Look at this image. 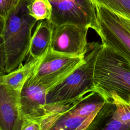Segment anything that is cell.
I'll return each instance as SVG.
<instances>
[{
    "mask_svg": "<svg viewBox=\"0 0 130 130\" xmlns=\"http://www.w3.org/2000/svg\"><path fill=\"white\" fill-rule=\"evenodd\" d=\"M101 44L87 43L84 61L62 81L48 90L46 113H62L71 109L86 94L93 91V70Z\"/></svg>",
    "mask_w": 130,
    "mask_h": 130,
    "instance_id": "cell-1",
    "label": "cell"
},
{
    "mask_svg": "<svg viewBox=\"0 0 130 130\" xmlns=\"http://www.w3.org/2000/svg\"><path fill=\"white\" fill-rule=\"evenodd\" d=\"M94 92L112 103L115 93L130 102V60L102 45L93 70Z\"/></svg>",
    "mask_w": 130,
    "mask_h": 130,
    "instance_id": "cell-2",
    "label": "cell"
},
{
    "mask_svg": "<svg viewBox=\"0 0 130 130\" xmlns=\"http://www.w3.org/2000/svg\"><path fill=\"white\" fill-rule=\"evenodd\" d=\"M31 0H20L4 18L1 34L6 57V73L22 64L28 54L32 30L37 20L28 12Z\"/></svg>",
    "mask_w": 130,
    "mask_h": 130,
    "instance_id": "cell-3",
    "label": "cell"
},
{
    "mask_svg": "<svg viewBox=\"0 0 130 130\" xmlns=\"http://www.w3.org/2000/svg\"><path fill=\"white\" fill-rule=\"evenodd\" d=\"M96 25L93 30L102 45L130 60V18L95 5Z\"/></svg>",
    "mask_w": 130,
    "mask_h": 130,
    "instance_id": "cell-4",
    "label": "cell"
},
{
    "mask_svg": "<svg viewBox=\"0 0 130 130\" xmlns=\"http://www.w3.org/2000/svg\"><path fill=\"white\" fill-rule=\"evenodd\" d=\"M52 7L48 19L54 26L71 24L94 29L95 4L92 0H49Z\"/></svg>",
    "mask_w": 130,
    "mask_h": 130,
    "instance_id": "cell-5",
    "label": "cell"
},
{
    "mask_svg": "<svg viewBox=\"0 0 130 130\" xmlns=\"http://www.w3.org/2000/svg\"><path fill=\"white\" fill-rule=\"evenodd\" d=\"M88 29L71 24L54 26L50 50L74 57L84 56L87 48Z\"/></svg>",
    "mask_w": 130,
    "mask_h": 130,
    "instance_id": "cell-6",
    "label": "cell"
},
{
    "mask_svg": "<svg viewBox=\"0 0 130 130\" xmlns=\"http://www.w3.org/2000/svg\"><path fill=\"white\" fill-rule=\"evenodd\" d=\"M58 84L46 80H34L29 77L23 84L19 94L20 109L22 116L41 119L46 114L45 109L47 92Z\"/></svg>",
    "mask_w": 130,
    "mask_h": 130,
    "instance_id": "cell-7",
    "label": "cell"
},
{
    "mask_svg": "<svg viewBox=\"0 0 130 130\" xmlns=\"http://www.w3.org/2000/svg\"><path fill=\"white\" fill-rule=\"evenodd\" d=\"M84 61V55L74 57L52 52L50 49L40 62L31 78L60 83Z\"/></svg>",
    "mask_w": 130,
    "mask_h": 130,
    "instance_id": "cell-8",
    "label": "cell"
},
{
    "mask_svg": "<svg viewBox=\"0 0 130 130\" xmlns=\"http://www.w3.org/2000/svg\"><path fill=\"white\" fill-rule=\"evenodd\" d=\"M19 94L0 82V130H20Z\"/></svg>",
    "mask_w": 130,
    "mask_h": 130,
    "instance_id": "cell-9",
    "label": "cell"
},
{
    "mask_svg": "<svg viewBox=\"0 0 130 130\" xmlns=\"http://www.w3.org/2000/svg\"><path fill=\"white\" fill-rule=\"evenodd\" d=\"M54 25L48 19L41 20L31 36L28 50L30 58L44 56L50 49Z\"/></svg>",
    "mask_w": 130,
    "mask_h": 130,
    "instance_id": "cell-10",
    "label": "cell"
},
{
    "mask_svg": "<svg viewBox=\"0 0 130 130\" xmlns=\"http://www.w3.org/2000/svg\"><path fill=\"white\" fill-rule=\"evenodd\" d=\"M44 55L39 58H29L24 65L21 64L10 72L0 76V82L20 92L25 82L34 73Z\"/></svg>",
    "mask_w": 130,
    "mask_h": 130,
    "instance_id": "cell-11",
    "label": "cell"
},
{
    "mask_svg": "<svg viewBox=\"0 0 130 130\" xmlns=\"http://www.w3.org/2000/svg\"><path fill=\"white\" fill-rule=\"evenodd\" d=\"M98 112L83 116L71 113L67 111L61 114L51 130L87 129Z\"/></svg>",
    "mask_w": 130,
    "mask_h": 130,
    "instance_id": "cell-12",
    "label": "cell"
},
{
    "mask_svg": "<svg viewBox=\"0 0 130 130\" xmlns=\"http://www.w3.org/2000/svg\"><path fill=\"white\" fill-rule=\"evenodd\" d=\"M105 103V100L100 95L92 91L86 94L74 107L68 111L80 116H88L98 112Z\"/></svg>",
    "mask_w": 130,
    "mask_h": 130,
    "instance_id": "cell-13",
    "label": "cell"
},
{
    "mask_svg": "<svg viewBox=\"0 0 130 130\" xmlns=\"http://www.w3.org/2000/svg\"><path fill=\"white\" fill-rule=\"evenodd\" d=\"M115 109L114 104L105 102L87 129H103L104 126L113 118Z\"/></svg>",
    "mask_w": 130,
    "mask_h": 130,
    "instance_id": "cell-14",
    "label": "cell"
},
{
    "mask_svg": "<svg viewBox=\"0 0 130 130\" xmlns=\"http://www.w3.org/2000/svg\"><path fill=\"white\" fill-rule=\"evenodd\" d=\"M29 14L37 21L49 19L52 7L49 0H31L27 6Z\"/></svg>",
    "mask_w": 130,
    "mask_h": 130,
    "instance_id": "cell-15",
    "label": "cell"
},
{
    "mask_svg": "<svg viewBox=\"0 0 130 130\" xmlns=\"http://www.w3.org/2000/svg\"><path fill=\"white\" fill-rule=\"evenodd\" d=\"M112 103L115 106L113 117L119 121L130 124V102H127L117 94H112Z\"/></svg>",
    "mask_w": 130,
    "mask_h": 130,
    "instance_id": "cell-16",
    "label": "cell"
},
{
    "mask_svg": "<svg viewBox=\"0 0 130 130\" xmlns=\"http://www.w3.org/2000/svg\"><path fill=\"white\" fill-rule=\"evenodd\" d=\"M94 4L98 5L110 10L130 18V0H92Z\"/></svg>",
    "mask_w": 130,
    "mask_h": 130,
    "instance_id": "cell-17",
    "label": "cell"
},
{
    "mask_svg": "<svg viewBox=\"0 0 130 130\" xmlns=\"http://www.w3.org/2000/svg\"><path fill=\"white\" fill-rule=\"evenodd\" d=\"M20 130H41L40 119L22 116Z\"/></svg>",
    "mask_w": 130,
    "mask_h": 130,
    "instance_id": "cell-18",
    "label": "cell"
},
{
    "mask_svg": "<svg viewBox=\"0 0 130 130\" xmlns=\"http://www.w3.org/2000/svg\"><path fill=\"white\" fill-rule=\"evenodd\" d=\"M20 0H0V16L5 18Z\"/></svg>",
    "mask_w": 130,
    "mask_h": 130,
    "instance_id": "cell-19",
    "label": "cell"
},
{
    "mask_svg": "<svg viewBox=\"0 0 130 130\" xmlns=\"http://www.w3.org/2000/svg\"><path fill=\"white\" fill-rule=\"evenodd\" d=\"M6 73V57L3 41L0 35V76Z\"/></svg>",
    "mask_w": 130,
    "mask_h": 130,
    "instance_id": "cell-20",
    "label": "cell"
},
{
    "mask_svg": "<svg viewBox=\"0 0 130 130\" xmlns=\"http://www.w3.org/2000/svg\"><path fill=\"white\" fill-rule=\"evenodd\" d=\"M4 24V18L0 16V35L2 33V30L3 28Z\"/></svg>",
    "mask_w": 130,
    "mask_h": 130,
    "instance_id": "cell-21",
    "label": "cell"
}]
</instances>
